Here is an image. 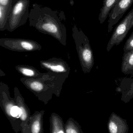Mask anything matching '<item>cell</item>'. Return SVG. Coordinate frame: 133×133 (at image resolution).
Listing matches in <instances>:
<instances>
[{
	"mask_svg": "<svg viewBox=\"0 0 133 133\" xmlns=\"http://www.w3.org/2000/svg\"><path fill=\"white\" fill-rule=\"evenodd\" d=\"M133 27V8L124 19L117 25L107 43L108 52L115 45H119L125 38L128 33Z\"/></svg>",
	"mask_w": 133,
	"mask_h": 133,
	"instance_id": "obj_1",
	"label": "cell"
},
{
	"mask_svg": "<svg viewBox=\"0 0 133 133\" xmlns=\"http://www.w3.org/2000/svg\"><path fill=\"white\" fill-rule=\"evenodd\" d=\"M133 0H118L112 8L109 14L108 32L112 30L113 27L116 24L126 11L133 4Z\"/></svg>",
	"mask_w": 133,
	"mask_h": 133,
	"instance_id": "obj_2",
	"label": "cell"
},
{
	"mask_svg": "<svg viewBox=\"0 0 133 133\" xmlns=\"http://www.w3.org/2000/svg\"><path fill=\"white\" fill-rule=\"evenodd\" d=\"M107 128L110 133H128L129 130L127 120L114 112L111 114L109 118Z\"/></svg>",
	"mask_w": 133,
	"mask_h": 133,
	"instance_id": "obj_3",
	"label": "cell"
},
{
	"mask_svg": "<svg viewBox=\"0 0 133 133\" xmlns=\"http://www.w3.org/2000/svg\"><path fill=\"white\" fill-rule=\"evenodd\" d=\"M117 89L122 93L121 100L125 103L130 102L133 98V77L123 80L121 85Z\"/></svg>",
	"mask_w": 133,
	"mask_h": 133,
	"instance_id": "obj_4",
	"label": "cell"
},
{
	"mask_svg": "<svg viewBox=\"0 0 133 133\" xmlns=\"http://www.w3.org/2000/svg\"><path fill=\"white\" fill-rule=\"evenodd\" d=\"M121 71L124 74L133 76V49L124 52L122 57Z\"/></svg>",
	"mask_w": 133,
	"mask_h": 133,
	"instance_id": "obj_5",
	"label": "cell"
},
{
	"mask_svg": "<svg viewBox=\"0 0 133 133\" xmlns=\"http://www.w3.org/2000/svg\"><path fill=\"white\" fill-rule=\"evenodd\" d=\"M118 0H103V6L100 10L98 20L100 24H102L109 16L111 9Z\"/></svg>",
	"mask_w": 133,
	"mask_h": 133,
	"instance_id": "obj_6",
	"label": "cell"
},
{
	"mask_svg": "<svg viewBox=\"0 0 133 133\" xmlns=\"http://www.w3.org/2000/svg\"><path fill=\"white\" fill-rule=\"evenodd\" d=\"M133 49V31L125 43L123 48L124 52H127Z\"/></svg>",
	"mask_w": 133,
	"mask_h": 133,
	"instance_id": "obj_7",
	"label": "cell"
},
{
	"mask_svg": "<svg viewBox=\"0 0 133 133\" xmlns=\"http://www.w3.org/2000/svg\"><path fill=\"white\" fill-rule=\"evenodd\" d=\"M43 28L49 32L56 33L57 32V29L56 26L53 24L47 23L43 25Z\"/></svg>",
	"mask_w": 133,
	"mask_h": 133,
	"instance_id": "obj_8",
	"label": "cell"
},
{
	"mask_svg": "<svg viewBox=\"0 0 133 133\" xmlns=\"http://www.w3.org/2000/svg\"><path fill=\"white\" fill-rule=\"evenodd\" d=\"M21 112V109L19 108L17 106H14L11 108L10 110V115L14 117H16L19 116L20 117Z\"/></svg>",
	"mask_w": 133,
	"mask_h": 133,
	"instance_id": "obj_9",
	"label": "cell"
},
{
	"mask_svg": "<svg viewBox=\"0 0 133 133\" xmlns=\"http://www.w3.org/2000/svg\"><path fill=\"white\" fill-rule=\"evenodd\" d=\"M30 86L31 88L35 91H41L43 88L42 84L40 82H32Z\"/></svg>",
	"mask_w": 133,
	"mask_h": 133,
	"instance_id": "obj_10",
	"label": "cell"
},
{
	"mask_svg": "<svg viewBox=\"0 0 133 133\" xmlns=\"http://www.w3.org/2000/svg\"><path fill=\"white\" fill-rule=\"evenodd\" d=\"M40 129V123L38 121L34 122L32 128V131L33 133H38Z\"/></svg>",
	"mask_w": 133,
	"mask_h": 133,
	"instance_id": "obj_11",
	"label": "cell"
},
{
	"mask_svg": "<svg viewBox=\"0 0 133 133\" xmlns=\"http://www.w3.org/2000/svg\"><path fill=\"white\" fill-rule=\"evenodd\" d=\"M23 5L22 3L20 2L15 5L14 10V14L15 15H18L22 11Z\"/></svg>",
	"mask_w": 133,
	"mask_h": 133,
	"instance_id": "obj_12",
	"label": "cell"
},
{
	"mask_svg": "<svg viewBox=\"0 0 133 133\" xmlns=\"http://www.w3.org/2000/svg\"><path fill=\"white\" fill-rule=\"evenodd\" d=\"M50 68L53 71H56V72H63V71H65L64 68L61 65L51 66Z\"/></svg>",
	"mask_w": 133,
	"mask_h": 133,
	"instance_id": "obj_13",
	"label": "cell"
},
{
	"mask_svg": "<svg viewBox=\"0 0 133 133\" xmlns=\"http://www.w3.org/2000/svg\"><path fill=\"white\" fill-rule=\"evenodd\" d=\"M22 46L25 49L31 50L33 49V46L30 43L27 42H23L21 43Z\"/></svg>",
	"mask_w": 133,
	"mask_h": 133,
	"instance_id": "obj_14",
	"label": "cell"
},
{
	"mask_svg": "<svg viewBox=\"0 0 133 133\" xmlns=\"http://www.w3.org/2000/svg\"><path fill=\"white\" fill-rule=\"evenodd\" d=\"M21 71L24 75L27 76H32L34 75V72L32 70L26 68H22Z\"/></svg>",
	"mask_w": 133,
	"mask_h": 133,
	"instance_id": "obj_15",
	"label": "cell"
},
{
	"mask_svg": "<svg viewBox=\"0 0 133 133\" xmlns=\"http://www.w3.org/2000/svg\"><path fill=\"white\" fill-rule=\"evenodd\" d=\"M21 115H20V117H21V119L22 120H25L27 118V115L26 114L25 110L24 109L23 107H21Z\"/></svg>",
	"mask_w": 133,
	"mask_h": 133,
	"instance_id": "obj_16",
	"label": "cell"
},
{
	"mask_svg": "<svg viewBox=\"0 0 133 133\" xmlns=\"http://www.w3.org/2000/svg\"><path fill=\"white\" fill-rule=\"evenodd\" d=\"M66 132L68 133H77V131L72 128H69L66 130Z\"/></svg>",
	"mask_w": 133,
	"mask_h": 133,
	"instance_id": "obj_17",
	"label": "cell"
},
{
	"mask_svg": "<svg viewBox=\"0 0 133 133\" xmlns=\"http://www.w3.org/2000/svg\"><path fill=\"white\" fill-rule=\"evenodd\" d=\"M8 0H0V3L3 6H6L8 3Z\"/></svg>",
	"mask_w": 133,
	"mask_h": 133,
	"instance_id": "obj_18",
	"label": "cell"
},
{
	"mask_svg": "<svg viewBox=\"0 0 133 133\" xmlns=\"http://www.w3.org/2000/svg\"><path fill=\"white\" fill-rule=\"evenodd\" d=\"M2 7L1 6L0 7V18L1 19H2V16H3V12H2Z\"/></svg>",
	"mask_w": 133,
	"mask_h": 133,
	"instance_id": "obj_19",
	"label": "cell"
},
{
	"mask_svg": "<svg viewBox=\"0 0 133 133\" xmlns=\"http://www.w3.org/2000/svg\"><path fill=\"white\" fill-rule=\"evenodd\" d=\"M43 65H44L46 67V68H50L51 66V65L50 64H49L46 63H43Z\"/></svg>",
	"mask_w": 133,
	"mask_h": 133,
	"instance_id": "obj_20",
	"label": "cell"
}]
</instances>
